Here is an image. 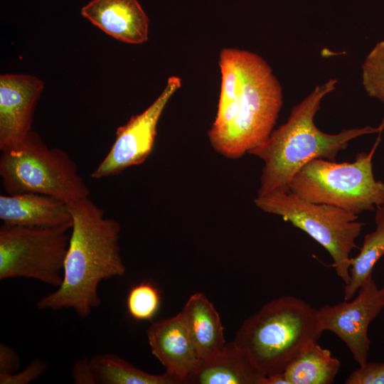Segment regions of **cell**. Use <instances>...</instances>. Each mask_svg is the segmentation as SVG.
<instances>
[{
    "label": "cell",
    "mask_w": 384,
    "mask_h": 384,
    "mask_svg": "<svg viewBox=\"0 0 384 384\" xmlns=\"http://www.w3.org/2000/svg\"><path fill=\"white\" fill-rule=\"evenodd\" d=\"M380 134L369 152H360L353 162L315 159L292 178L288 191L311 203L336 206L358 215L384 205V183L373 172V157Z\"/></svg>",
    "instance_id": "obj_6"
},
{
    "label": "cell",
    "mask_w": 384,
    "mask_h": 384,
    "mask_svg": "<svg viewBox=\"0 0 384 384\" xmlns=\"http://www.w3.org/2000/svg\"><path fill=\"white\" fill-rule=\"evenodd\" d=\"M90 362L97 383L181 384L166 372L159 375L149 373L112 353L96 355L90 358Z\"/></svg>",
    "instance_id": "obj_19"
},
{
    "label": "cell",
    "mask_w": 384,
    "mask_h": 384,
    "mask_svg": "<svg viewBox=\"0 0 384 384\" xmlns=\"http://www.w3.org/2000/svg\"><path fill=\"white\" fill-rule=\"evenodd\" d=\"M178 314L201 360L224 350L227 343L220 315L203 293L192 294Z\"/></svg>",
    "instance_id": "obj_15"
},
{
    "label": "cell",
    "mask_w": 384,
    "mask_h": 384,
    "mask_svg": "<svg viewBox=\"0 0 384 384\" xmlns=\"http://www.w3.org/2000/svg\"><path fill=\"white\" fill-rule=\"evenodd\" d=\"M255 204L265 213L277 215L308 234L333 260L332 267L344 285L350 280V256L364 223L341 208L311 203L290 191H275L257 196Z\"/></svg>",
    "instance_id": "obj_7"
},
{
    "label": "cell",
    "mask_w": 384,
    "mask_h": 384,
    "mask_svg": "<svg viewBox=\"0 0 384 384\" xmlns=\"http://www.w3.org/2000/svg\"><path fill=\"white\" fill-rule=\"evenodd\" d=\"M81 14L119 41L141 44L148 40L149 18L137 0H91Z\"/></svg>",
    "instance_id": "obj_13"
},
{
    "label": "cell",
    "mask_w": 384,
    "mask_h": 384,
    "mask_svg": "<svg viewBox=\"0 0 384 384\" xmlns=\"http://www.w3.org/2000/svg\"><path fill=\"white\" fill-rule=\"evenodd\" d=\"M43 87V81L33 75H1V151L17 145L31 131L34 109Z\"/></svg>",
    "instance_id": "obj_11"
},
{
    "label": "cell",
    "mask_w": 384,
    "mask_h": 384,
    "mask_svg": "<svg viewBox=\"0 0 384 384\" xmlns=\"http://www.w3.org/2000/svg\"><path fill=\"white\" fill-rule=\"evenodd\" d=\"M356 294L354 299L317 309V316L322 331H329L336 334L361 366L368 362L370 348L369 326L384 306L380 289L373 274L367 277Z\"/></svg>",
    "instance_id": "obj_10"
},
{
    "label": "cell",
    "mask_w": 384,
    "mask_h": 384,
    "mask_svg": "<svg viewBox=\"0 0 384 384\" xmlns=\"http://www.w3.org/2000/svg\"><path fill=\"white\" fill-rule=\"evenodd\" d=\"M336 79L316 86L298 105L293 107L287 121L272 132L267 139L249 154L262 159L264 166L257 196L275 191H288L294 176L315 159L335 161L337 154L358 137L381 134L380 125L343 129L336 134L321 131L314 117L322 99L336 89Z\"/></svg>",
    "instance_id": "obj_2"
},
{
    "label": "cell",
    "mask_w": 384,
    "mask_h": 384,
    "mask_svg": "<svg viewBox=\"0 0 384 384\" xmlns=\"http://www.w3.org/2000/svg\"><path fill=\"white\" fill-rule=\"evenodd\" d=\"M362 84L368 96L384 104V40L377 43L366 57ZM380 125L384 129V117Z\"/></svg>",
    "instance_id": "obj_21"
},
{
    "label": "cell",
    "mask_w": 384,
    "mask_h": 384,
    "mask_svg": "<svg viewBox=\"0 0 384 384\" xmlns=\"http://www.w3.org/2000/svg\"><path fill=\"white\" fill-rule=\"evenodd\" d=\"M265 384H288L284 373L266 376Z\"/></svg>",
    "instance_id": "obj_26"
},
{
    "label": "cell",
    "mask_w": 384,
    "mask_h": 384,
    "mask_svg": "<svg viewBox=\"0 0 384 384\" xmlns=\"http://www.w3.org/2000/svg\"><path fill=\"white\" fill-rule=\"evenodd\" d=\"M375 229L364 237L359 252L351 258L350 280L343 287V299L356 294L378 260L384 256V205L375 209Z\"/></svg>",
    "instance_id": "obj_18"
},
{
    "label": "cell",
    "mask_w": 384,
    "mask_h": 384,
    "mask_svg": "<svg viewBox=\"0 0 384 384\" xmlns=\"http://www.w3.org/2000/svg\"><path fill=\"white\" fill-rule=\"evenodd\" d=\"M341 361L318 342L308 346L284 371L288 384H331Z\"/></svg>",
    "instance_id": "obj_17"
},
{
    "label": "cell",
    "mask_w": 384,
    "mask_h": 384,
    "mask_svg": "<svg viewBox=\"0 0 384 384\" xmlns=\"http://www.w3.org/2000/svg\"><path fill=\"white\" fill-rule=\"evenodd\" d=\"M181 83V78L169 77L163 91L145 110L117 128L113 144L91 174L92 178L100 179L117 175L147 159L154 146L159 119Z\"/></svg>",
    "instance_id": "obj_9"
},
{
    "label": "cell",
    "mask_w": 384,
    "mask_h": 384,
    "mask_svg": "<svg viewBox=\"0 0 384 384\" xmlns=\"http://www.w3.org/2000/svg\"><path fill=\"white\" fill-rule=\"evenodd\" d=\"M0 219L3 223L26 226H72L68 204L33 193L1 195Z\"/></svg>",
    "instance_id": "obj_14"
},
{
    "label": "cell",
    "mask_w": 384,
    "mask_h": 384,
    "mask_svg": "<svg viewBox=\"0 0 384 384\" xmlns=\"http://www.w3.org/2000/svg\"><path fill=\"white\" fill-rule=\"evenodd\" d=\"M240 95L236 117L213 146L228 159H238L265 142L283 104L282 89L269 64L257 53L238 48Z\"/></svg>",
    "instance_id": "obj_5"
},
{
    "label": "cell",
    "mask_w": 384,
    "mask_h": 384,
    "mask_svg": "<svg viewBox=\"0 0 384 384\" xmlns=\"http://www.w3.org/2000/svg\"><path fill=\"white\" fill-rule=\"evenodd\" d=\"M0 177L7 194L33 193L70 205L88 198L90 190L70 156L50 148L31 131L17 145L1 151Z\"/></svg>",
    "instance_id": "obj_4"
},
{
    "label": "cell",
    "mask_w": 384,
    "mask_h": 384,
    "mask_svg": "<svg viewBox=\"0 0 384 384\" xmlns=\"http://www.w3.org/2000/svg\"><path fill=\"white\" fill-rule=\"evenodd\" d=\"M323 334L317 309L304 300L285 295L274 299L247 318L235 343L265 376L284 373Z\"/></svg>",
    "instance_id": "obj_3"
},
{
    "label": "cell",
    "mask_w": 384,
    "mask_h": 384,
    "mask_svg": "<svg viewBox=\"0 0 384 384\" xmlns=\"http://www.w3.org/2000/svg\"><path fill=\"white\" fill-rule=\"evenodd\" d=\"M152 354L166 373L180 383H186L197 369L201 358L179 314L153 322L146 331Z\"/></svg>",
    "instance_id": "obj_12"
},
{
    "label": "cell",
    "mask_w": 384,
    "mask_h": 384,
    "mask_svg": "<svg viewBox=\"0 0 384 384\" xmlns=\"http://www.w3.org/2000/svg\"><path fill=\"white\" fill-rule=\"evenodd\" d=\"M159 289L150 282L132 286L127 294L126 304L129 314L136 321H150L160 307Z\"/></svg>",
    "instance_id": "obj_20"
},
{
    "label": "cell",
    "mask_w": 384,
    "mask_h": 384,
    "mask_svg": "<svg viewBox=\"0 0 384 384\" xmlns=\"http://www.w3.org/2000/svg\"><path fill=\"white\" fill-rule=\"evenodd\" d=\"M68 206L72 226L63 280L36 306L41 310L71 309L85 318L101 304L100 283L126 272L119 244L120 225L106 218L89 197Z\"/></svg>",
    "instance_id": "obj_1"
},
{
    "label": "cell",
    "mask_w": 384,
    "mask_h": 384,
    "mask_svg": "<svg viewBox=\"0 0 384 384\" xmlns=\"http://www.w3.org/2000/svg\"><path fill=\"white\" fill-rule=\"evenodd\" d=\"M74 383L77 384H96L97 379L90 358H82L75 361L72 370Z\"/></svg>",
    "instance_id": "obj_24"
},
{
    "label": "cell",
    "mask_w": 384,
    "mask_h": 384,
    "mask_svg": "<svg viewBox=\"0 0 384 384\" xmlns=\"http://www.w3.org/2000/svg\"><path fill=\"white\" fill-rule=\"evenodd\" d=\"M265 377L234 341L217 356L201 360L188 378L190 384H265Z\"/></svg>",
    "instance_id": "obj_16"
},
{
    "label": "cell",
    "mask_w": 384,
    "mask_h": 384,
    "mask_svg": "<svg viewBox=\"0 0 384 384\" xmlns=\"http://www.w3.org/2000/svg\"><path fill=\"white\" fill-rule=\"evenodd\" d=\"M380 289L382 302H383V306H384V284H383V287H381V289Z\"/></svg>",
    "instance_id": "obj_27"
},
{
    "label": "cell",
    "mask_w": 384,
    "mask_h": 384,
    "mask_svg": "<svg viewBox=\"0 0 384 384\" xmlns=\"http://www.w3.org/2000/svg\"><path fill=\"white\" fill-rule=\"evenodd\" d=\"M70 225L0 227V279L26 278L58 287Z\"/></svg>",
    "instance_id": "obj_8"
},
{
    "label": "cell",
    "mask_w": 384,
    "mask_h": 384,
    "mask_svg": "<svg viewBox=\"0 0 384 384\" xmlns=\"http://www.w3.org/2000/svg\"><path fill=\"white\" fill-rule=\"evenodd\" d=\"M20 367V358L16 351L11 347L0 344V374H13Z\"/></svg>",
    "instance_id": "obj_25"
},
{
    "label": "cell",
    "mask_w": 384,
    "mask_h": 384,
    "mask_svg": "<svg viewBox=\"0 0 384 384\" xmlns=\"http://www.w3.org/2000/svg\"><path fill=\"white\" fill-rule=\"evenodd\" d=\"M346 384H384V362H367L353 370Z\"/></svg>",
    "instance_id": "obj_22"
},
{
    "label": "cell",
    "mask_w": 384,
    "mask_h": 384,
    "mask_svg": "<svg viewBox=\"0 0 384 384\" xmlns=\"http://www.w3.org/2000/svg\"><path fill=\"white\" fill-rule=\"evenodd\" d=\"M48 365L39 358H36L23 370L13 374H0L1 384H28L46 371Z\"/></svg>",
    "instance_id": "obj_23"
}]
</instances>
